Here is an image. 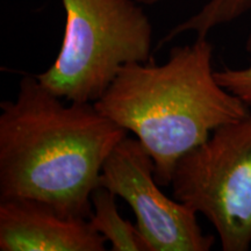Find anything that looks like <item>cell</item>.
<instances>
[{"mask_svg": "<svg viewBox=\"0 0 251 251\" xmlns=\"http://www.w3.org/2000/svg\"><path fill=\"white\" fill-rule=\"evenodd\" d=\"M36 76L0 103V199H31L90 220L102 166L127 135L93 102H75Z\"/></svg>", "mask_w": 251, "mask_h": 251, "instance_id": "1", "label": "cell"}, {"mask_svg": "<svg viewBox=\"0 0 251 251\" xmlns=\"http://www.w3.org/2000/svg\"><path fill=\"white\" fill-rule=\"evenodd\" d=\"M213 45L197 37L175 47L162 65L150 59L125 65L94 103L103 115L136 136L155 164L161 186H170L181 157L219 127L243 118L250 107L220 85Z\"/></svg>", "mask_w": 251, "mask_h": 251, "instance_id": "2", "label": "cell"}, {"mask_svg": "<svg viewBox=\"0 0 251 251\" xmlns=\"http://www.w3.org/2000/svg\"><path fill=\"white\" fill-rule=\"evenodd\" d=\"M65 29L57 57L36 75L65 101L96 102L125 65L151 59L152 25L136 0H61Z\"/></svg>", "mask_w": 251, "mask_h": 251, "instance_id": "3", "label": "cell"}, {"mask_svg": "<svg viewBox=\"0 0 251 251\" xmlns=\"http://www.w3.org/2000/svg\"><path fill=\"white\" fill-rule=\"evenodd\" d=\"M170 186L175 199L205 216L224 251L251 246V107L181 157Z\"/></svg>", "mask_w": 251, "mask_h": 251, "instance_id": "4", "label": "cell"}, {"mask_svg": "<svg viewBox=\"0 0 251 251\" xmlns=\"http://www.w3.org/2000/svg\"><path fill=\"white\" fill-rule=\"evenodd\" d=\"M151 156L137 139L126 136L102 166L99 185L130 206L148 251H209L215 237L202 231L198 213L166 197L155 177Z\"/></svg>", "mask_w": 251, "mask_h": 251, "instance_id": "5", "label": "cell"}, {"mask_svg": "<svg viewBox=\"0 0 251 251\" xmlns=\"http://www.w3.org/2000/svg\"><path fill=\"white\" fill-rule=\"evenodd\" d=\"M1 251H105L90 220L63 215L31 199H0Z\"/></svg>", "mask_w": 251, "mask_h": 251, "instance_id": "6", "label": "cell"}, {"mask_svg": "<svg viewBox=\"0 0 251 251\" xmlns=\"http://www.w3.org/2000/svg\"><path fill=\"white\" fill-rule=\"evenodd\" d=\"M117 198L108 188L100 185L93 191L91 226L109 242L113 251H148L137 226L119 213Z\"/></svg>", "mask_w": 251, "mask_h": 251, "instance_id": "7", "label": "cell"}, {"mask_svg": "<svg viewBox=\"0 0 251 251\" xmlns=\"http://www.w3.org/2000/svg\"><path fill=\"white\" fill-rule=\"evenodd\" d=\"M249 11L251 0H208L196 14L172 28L164 41L170 42L187 31L196 33L197 37H207L214 28L233 23Z\"/></svg>", "mask_w": 251, "mask_h": 251, "instance_id": "8", "label": "cell"}, {"mask_svg": "<svg viewBox=\"0 0 251 251\" xmlns=\"http://www.w3.org/2000/svg\"><path fill=\"white\" fill-rule=\"evenodd\" d=\"M247 51L251 55V31L247 40ZM215 77L220 85L251 107V64L240 69L215 70Z\"/></svg>", "mask_w": 251, "mask_h": 251, "instance_id": "9", "label": "cell"}, {"mask_svg": "<svg viewBox=\"0 0 251 251\" xmlns=\"http://www.w3.org/2000/svg\"><path fill=\"white\" fill-rule=\"evenodd\" d=\"M136 1L141 5H155L157 2L161 1V0H136Z\"/></svg>", "mask_w": 251, "mask_h": 251, "instance_id": "10", "label": "cell"}]
</instances>
